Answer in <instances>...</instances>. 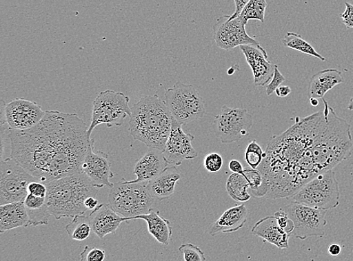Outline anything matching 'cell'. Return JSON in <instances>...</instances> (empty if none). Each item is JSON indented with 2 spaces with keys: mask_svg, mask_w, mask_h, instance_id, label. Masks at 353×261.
I'll return each mask as SVG.
<instances>
[{
  "mask_svg": "<svg viewBox=\"0 0 353 261\" xmlns=\"http://www.w3.org/2000/svg\"><path fill=\"white\" fill-rule=\"evenodd\" d=\"M76 113L46 110L28 129H11V157L45 184L81 172L92 138Z\"/></svg>",
  "mask_w": 353,
  "mask_h": 261,
  "instance_id": "6da1fadb",
  "label": "cell"
},
{
  "mask_svg": "<svg viewBox=\"0 0 353 261\" xmlns=\"http://www.w3.org/2000/svg\"><path fill=\"white\" fill-rule=\"evenodd\" d=\"M325 123V113L320 111L296 118L284 133L270 138L258 168L268 182L267 199H288L319 174L314 146Z\"/></svg>",
  "mask_w": 353,
  "mask_h": 261,
  "instance_id": "7a4b0ae2",
  "label": "cell"
},
{
  "mask_svg": "<svg viewBox=\"0 0 353 261\" xmlns=\"http://www.w3.org/2000/svg\"><path fill=\"white\" fill-rule=\"evenodd\" d=\"M131 110L129 130L134 140L163 152L174 120L166 102L157 94L145 96Z\"/></svg>",
  "mask_w": 353,
  "mask_h": 261,
  "instance_id": "3957f363",
  "label": "cell"
},
{
  "mask_svg": "<svg viewBox=\"0 0 353 261\" xmlns=\"http://www.w3.org/2000/svg\"><path fill=\"white\" fill-rule=\"evenodd\" d=\"M46 185L49 213L57 220L85 214L88 211L85 199L90 196L96 197L99 189L82 172L55 179Z\"/></svg>",
  "mask_w": 353,
  "mask_h": 261,
  "instance_id": "277c9868",
  "label": "cell"
},
{
  "mask_svg": "<svg viewBox=\"0 0 353 261\" xmlns=\"http://www.w3.org/2000/svg\"><path fill=\"white\" fill-rule=\"evenodd\" d=\"M148 182H131L124 178L114 183L109 194L112 208L122 217L134 220L152 210L154 199L147 189Z\"/></svg>",
  "mask_w": 353,
  "mask_h": 261,
  "instance_id": "5b68a950",
  "label": "cell"
},
{
  "mask_svg": "<svg viewBox=\"0 0 353 261\" xmlns=\"http://www.w3.org/2000/svg\"><path fill=\"white\" fill-rule=\"evenodd\" d=\"M340 186L333 169L325 171L311 178L288 199L324 210L334 209L340 205Z\"/></svg>",
  "mask_w": 353,
  "mask_h": 261,
  "instance_id": "8992f818",
  "label": "cell"
},
{
  "mask_svg": "<svg viewBox=\"0 0 353 261\" xmlns=\"http://www.w3.org/2000/svg\"><path fill=\"white\" fill-rule=\"evenodd\" d=\"M164 96L172 118L180 125L190 124L206 115L205 102L192 85L177 81L172 87L167 90Z\"/></svg>",
  "mask_w": 353,
  "mask_h": 261,
  "instance_id": "52a82bcc",
  "label": "cell"
},
{
  "mask_svg": "<svg viewBox=\"0 0 353 261\" xmlns=\"http://www.w3.org/2000/svg\"><path fill=\"white\" fill-rule=\"evenodd\" d=\"M129 101V97L125 94L110 90L98 94L93 103L91 125L88 130V137L91 138L93 130L101 125L105 124L109 127L121 126L125 118H130L132 114Z\"/></svg>",
  "mask_w": 353,
  "mask_h": 261,
  "instance_id": "ba28073f",
  "label": "cell"
},
{
  "mask_svg": "<svg viewBox=\"0 0 353 261\" xmlns=\"http://www.w3.org/2000/svg\"><path fill=\"white\" fill-rule=\"evenodd\" d=\"M34 181L39 180L17 160L12 157L2 160L0 169V205L24 200L28 194L29 184Z\"/></svg>",
  "mask_w": 353,
  "mask_h": 261,
  "instance_id": "9c48e42d",
  "label": "cell"
},
{
  "mask_svg": "<svg viewBox=\"0 0 353 261\" xmlns=\"http://www.w3.org/2000/svg\"><path fill=\"white\" fill-rule=\"evenodd\" d=\"M294 223L292 236L301 240L310 238H324L325 235V219L327 210L310 207L292 202L285 208Z\"/></svg>",
  "mask_w": 353,
  "mask_h": 261,
  "instance_id": "30bf717a",
  "label": "cell"
},
{
  "mask_svg": "<svg viewBox=\"0 0 353 261\" xmlns=\"http://www.w3.org/2000/svg\"><path fill=\"white\" fill-rule=\"evenodd\" d=\"M253 118L246 109L223 105L214 119V132L221 143L231 144L248 136Z\"/></svg>",
  "mask_w": 353,
  "mask_h": 261,
  "instance_id": "8fae6325",
  "label": "cell"
},
{
  "mask_svg": "<svg viewBox=\"0 0 353 261\" xmlns=\"http://www.w3.org/2000/svg\"><path fill=\"white\" fill-rule=\"evenodd\" d=\"M245 26L241 16L234 19H231V15L221 16L213 26V38L216 45L225 51L245 45L260 46L256 39L248 34Z\"/></svg>",
  "mask_w": 353,
  "mask_h": 261,
  "instance_id": "7c38bea8",
  "label": "cell"
},
{
  "mask_svg": "<svg viewBox=\"0 0 353 261\" xmlns=\"http://www.w3.org/2000/svg\"><path fill=\"white\" fill-rule=\"evenodd\" d=\"M182 125L174 118L172 127L165 147L163 150L169 165L180 166L186 160H193L199 156L193 145L194 136L191 134H185Z\"/></svg>",
  "mask_w": 353,
  "mask_h": 261,
  "instance_id": "4fadbf2b",
  "label": "cell"
},
{
  "mask_svg": "<svg viewBox=\"0 0 353 261\" xmlns=\"http://www.w3.org/2000/svg\"><path fill=\"white\" fill-rule=\"evenodd\" d=\"M46 111L36 102L17 98L5 105V115L11 129H28L37 125Z\"/></svg>",
  "mask_w": 353,
  "mask_h": 261,
  "instance_id": "5bb4252c",
  "label": "cell"
},
{
  "mask_svg": "<svg viewBox=\"0 0 353 261\" xmlns=\"http://www.w3.org/2000/svg\"><path fill=\"white\" fill-rule=\"evenodd\" d=\"M94 138H92L86 156L82 163L81 172L85 174L92 183L101 189L106 186L112 187L114 183L110 181L114 177L111 170L109 154L102 151H94Z\"/></svg>",
  "mask_w": 353,
  "mask_h": 261,
  "instance_id": "9a60e30c",
  "label": "cell"
},
{
  "mask_svg": "<svg viewBox=\"0 0 353 261\" xmlns=\"http://www.w3.org/2000/svg\"><path fill=\"white\" fill-rule=\"evenodd\" d=\"M240 48L252 69L254 85L265 86L274 76L276 65L268 61V54L261 45H245Z\"/></svg>",
  "mask_w": 353,
  "mask_h": 261,
  "instance_id": "2e32d148",
  "label": "cell"
},
{
  "mask_svg": "<svg viewBox=\"0 0 353 261\" xmlns=\"http://www.w3.org/2000/svg\"><path fill=\"white\" fill-rule=\"evenodd\" d=\"M89 220L92 231L101 240L105 236L116 233L121 223L128 222L127 218L119 215L110 203L97 206L90 214Z\"/></svg>",
  "mask_w": 353,
  "mask_h": 261,
  "instance_id": "e0dca14e",
  "label": "cell"
},
{
  "mask_svg": "<svg viewBox=\"0 0 353 261\" xmlns=\"http://www.w3.org/2000/svg\"><path fill=\"white\" fill-rule=\"evenodd\" d=\"M169 165L163 152L150 149L135 165L134 174L137 178L131 182H149L159 176Z\"/></svg>",
  "mask_w": 353,
  "mask_h": 261,
  "instance_id": "ac0fdd59",
  "label": "cell"
},
{
  "mask_svg": "<svg viewBox=\"0 0 353 261\" xmlns=\"http://www.w3.org/2000/svg\"><path fill=\"white\" fill-rule=\"evenodd\" d=\"M252 233L280 249H288L291 234L279 226L275 216H267L253 226Z\"/></svg>",
  "mask_w": 353,
  "mask_h": 261,
  "instance_id": "d6986e66",
  "label": "cell"
},
{
  "mask_svg": "<svg viewBox=\"0 0 353 261\" xmlns=\"http://www.w3.org/2000/svg\"><path fill=\"white\" fill-rule=\"evenodd\" d=\"M249 211L245 205L230 208L209 227L208 232L215 236L220 233H234L241 229L248 222Z\"/></svg>",
  "mask_w": 353,
  "mask_h": 261,
  "instance_id": "ffe728a7",
  "label": "cell"
},
{
  "mask_svg": "<svg viewBox=\"0 0 353 261\" xmlns=\"http://www.w3.org/2000/svg\"><path fill=\"white\" fill-rule=\"evenodd\" d=\"M182 178L176 166L168 167L159 176L147 183V189L154 200H167L174 195L176 183Z\"/></svg>",
  "mask_w": 353,
  "mask_h": 261,
  "instance_id": "44dd1931",
  "label": "cell"
},
{
  "mask_svg": "<svg viewBox=\"0 0 353 261\" xmlns=\"http://www.w3.org/2000/svg\"><path fill=\"white\" fill-rule=\"evenodd\" d=\"M28 226L30 222L23 200L0 205V232Z\"/></svg>",
  "mask_w": 353,
  "mask_h": 261,
  "instance_id": "7402d4cb",
  "label": "cell"
},
{
  "mask_svg": "<svg viewBox=\"0 0 353 261\" xmlns=\"http://www.w3.org/2000/svg\"><path fill=\"white\" fill-rule=\"evenodd\" d=\"M342 72L335 69L320 71L310 79L308 85L309 98L323 99L332 89L343 83Z\"/></svg>",
  "mask_w": 353,
  "mask_h": 261,
  "instance_id": "603a6c76",
  "label": "cell"
},
{
  "mask_svg": "<svg viewBox=\"0 0 353 261\" xmlns=\"http://www.w3.org/2000/svg\"><path fill=\"white\" fill-rule=\"evenodd\" d=\"M142 219L147 223L148 231L153 238L162 244L168 246L172 235V228L169 220L161 216L159 211L152 210L148 214L135 217Z\"/></svg>",
  "mask_w": 353,
  "mask_h": 261,
  "instance_id": "cb8c5ba5",
  "label": "cell"
},
{
  "mask_svg": "<svg viewBox=\"0 0 353 261\" xmlns=\"http://www.w3.org/2000/svg\"><path fill=\"white\" fill-rule=\"evenodd\" d=\"M23 202L30 218V226L48 225V218L51 214L49 213L46 198L28 194Z\"/></svg>",
  "mask_w": 353,
  "mask_h": 261,
  "instance_id": "d4e9b609",
  "label": "cell"
},
{
  "mask_svg": "<svg viewBox=\"0 0 353 261\" xmlns=\"http://www.w3.org/2000/svg\"><path fill=\"white\" fill-rule=\"evenodd\" d=\"M250 184L243 174H233L228 178L226 190L230 197L237 202H248L251 198Z\"/></svg>",
  "mask_w": 353,
  "mask_h": 261,
  "instance_id": "484cf974",
  "label": "cell"
},
{
  "mask_svg": "<svg viewBox=\"0 0 353 261\" xmlns=\"http://www.w3.org/2000/svg\"><path fill=\"white\" fill-rule=\"evenodd\" d=\"M243 175L250 184L249 192L256 198L266 197L268 193V185L264 176L259 169L245 168Z\"/></svg>",
  "mask_w": 353,
  "mask_h": 261,
  "instance_id": "4316f807",
  "label": "cell"
},
{
  "mask_svg": "<svg viewBox=\"0 0 353 261\" xmlns=\"http://www.w3.org/2000/svg\"><path fill=\"white\" fill-rule=\"evenodd\" d=\"M65 231L73 240L84 241L87 240L92 231L89 217L85 214L74 217L72 221L65 226Z\"/></svg>",
  "mask_w": 353,
  "mask_h": 261,
  "instance_id": "83f0119b",
  "label": "cell"
},
{
  "mask_svg": "<svg viewBox=\"0 0 353 261\" xmlns=\"http://www.w3.org/2000/svg\"><path fill=\"white\" fill-rule=\"evenodd\" d=\"M283 44L285 47L293 49V50L305 54L322 61H326L324 56L317 52L316 49L312 46L306 40L298 34L288 32L283 39Z\"/></svg>",
  "mask_w": 353,
  "mask_h": 261,
  "instance_id": "f1b7e54d",
  "label": "cell"
},
{
  "mask_svg": "<svg viewBox=\"0 0 353 261\" xmlns=\"http://www.w3.org/2000/svg\"><path fill=\"white\" fill-rule=\"evenodd\" d=\"M267 6L266 0H250L239 16H241L246 25L250 20H256L265 23Z\"/></svg>",
  "mask_w": 353,
  "mask_h": 261,
  "instance_id": "f546056e",
  "label": "cell"
},
{
  "mask_svg": "<svg viewBox=\"0 0 353 261\" xmlns=\"http://www.w3.org/2000/svg\"><path fill=\"white\" fill-rule=\"evenodd\" d=\"M265 158V152L256 140L252 141L245 152V160L253 169H258Z\"/></svg>",
  "mask_w": 353,
  "mask_h": 261,
  "instance_id": "4dcf8cb0",
  "label": "cell"
},
{
  "mask_svg": "<svg viewBox=\"0 0 353 261\" xmlns=\"http://www.w3.org/2000/svg\"><path fill=\"white\" fill-rule=\"evenodd\" d=\"M179 251L183 255L185 261H205L206 258L204 256L203 251L195 244L192 243L183 244L179 248Z\"/></svg>",
  "mask_w": 353,
  "mask_h": 261,
  "instance_id": "1f68e13d",
  "label": "cell"
},
{
  "mask_svg": "<svg viewBox=\"0 0 353 261\" xmlns=\"http://www.w3.org/2000/svg\"><path fill=\"white\" fill-rule=\"evenodd\" d=\"M203 166L209 173H218L223 166V159L218 153H210L204 158Z\"/></svg>",
  "mask_w": 353,
  "mask_h": 261,
  "instance_id": "d6a6232c",
  "label": "cell"
},
{
  "mask_svg": "<svg viewBox=\"0 0 353 261\" xmlns=\"http://www.w3.org/2000/svg\"><path fill=\"white\" fill-rule=\"evenodd\" d=\"M105 258V251L97 248L85 247L83 251L80 254L81 261H103Z\"/></svg>",
  "mask_w": 353,
  "mask_h": 261,
  "instance_id": "836d02e7",
  "label": "cell"
},
{
  "mask_svg": "<svg viewBox=\"0 0 353 261\" xmlns=\"http://www.w3.org/2000/svg\"><path fill=\"white\" fill-rule=\"evenodd\" d=\"M274 216L279 226H280L284 231L292 235L294 225L289 215L287 214L284 210H281L276 211Z\"/></svg>",
  "mask_w": 353,
  "mask_h": 261,
  "instance_id": "e575fe53",
  "label": "cell"
},
{
  "mask_svg": "<svg viewBox=\"0 0 353 261\" xmlns=\"http://www.w3.org/2000/svg\"><path fill=\"white\" fill-rule=\"evenodd\" d=\"M285 81V78L281 71L279 70L277 65H276L274 76L266 88L267 95L270 96L276 92V88L280 87Z\"/></svg>",
  "mask_w": 353,
  "mask_h": 261,
  "instance_id": "d590c367",
  "label": "cell"
},
{
  "mask_svg": "<svg viewBox=\"0 0 353 261\" xmlns=\"http://www.w3.org/2000/svg\"><path fill=\"white\" fill-rule=\"evenodd\" d=\"M47 192V185L42 182L34 181L28 185V194L37 196V197L46 198Z\"/></svg>",
  "mask_w": 353,
  "mask_h": 261,
  "instance_id": "8d00e7d4",
  "label": "cell"
},
{
  "mask_svg": "<svg viewBox=\"0 0 353 261\" xmlns=\"http://www.w3.org/2000/svg\"><path fill=\"white\" fill-rule=\"evenodd\" d=\"M345 6H346V10L340 14V18L347 29H353V5L345 3Z\"/></svg>",
  "mask_w": 353,
  "mask_h": 261,
  "instance_id": "74e56055",
  "label": "cell"
},
{
  "mask_svg": "<svg viewBox=\"0 0 353 261\" xmlns=\"http://www.w3.org/2000/svg\"><path fill=\"white\" fill-rule=\"evenodd\" d=\"M250 0H234L235 12L231 15V19H234L241 14L243 8L249 3Z\"/></svg>",
  "mask_w": 353,
  "mask_h": 261,
  "instance_id": "f35d334b",
  "label": "cell"
},
{
  "mask_svg": "<svg viewBox=\"0 0 353 261\" xmlns=\"http://www.w3.org/2000/svg\"><path fill=\"white\" fill-rule=\"evenodd\" d=\"M229 169L232 171V172L238 174H243V167L240 161L236 160H232L229 162L228 165Z\"/></svg>",
  "mask_w": 353,
  "mask_h": 261,
  "instance_id": "ab89813d",
  "label": "cell"
},
{
  "mask_svg": "<svg viewBox=\"0 0 353 261\" xmlns=\"http://www.w3.org/2000/svg\"><path fill=\"white\" fill-rule=\"evenodd\" d=\"M276 94L281 98L288 96L292 93V89L289 86H280L276 88Z\"/></svg>",
  "mask_w": 353,
  "mask_h": 261,
  "instance_id": "60d3db41",
  "label": "cell"
},
{
  "mask_svg": "<svg viewBox=\"0 0 353 261\" xmlns=\"http://www.w3.org/2000/svg\"><path fill=\"white\" fill-rule=\"evenodd\" d=\"M341 251V247L339 244L332 243L330 244V247H328L327 252L332 257H338L340 255Z\"/></svg>",
  "mask_w": 353,
  "mask_h": 261,
  "instance_id": "b9f144b4",
  "label": "cell"
},
{
  "mask_svg": "<svg viewBox=\"0 0 353 261\" xmlns=\"http://www.w3.org/2000/svg\"><path fill=\"white\" fill-rule=\"evenodd\" d=\"M85 206L88 210H93L98 206V200L94 196H90L85 200Z\"/></svg>",
  "mask_w": 353,
  "mask_h": 261,
  "instance_id": "7bdbcfd3",
  "label": "cell"
},
{
  "mask_svg": "<svg viewBox=\"0 0 353 261\" xmlns=\"http://www.w3.org/2000/svg\"><path fill=\"white\" fill-rule=\"evenodd\" d=\"M310 104L313 105V107H316L319 105L318 99L316 98H310Z\"/></svg>",
  "mask_w": 353,
  "mask_h": 261,
  "instance_id": "ee69618b",
  "label": "cell"
},
{
  "mask_svg": "<svg viewBox=\"0 0 353 261\" xmlns=\"http://www.w3.org/2000/svg\"><path fill=\"white\" fill-rule=\"evenodd\" d=\"M347 109L350 111H353V97L351 98L349 104L347 105Z\"/></svg>",
  "mask_w": 353,
  "mask_h": 261,
  "instance_id": "f6af8a7d",
  "label": "cell"
}]
</instances>
